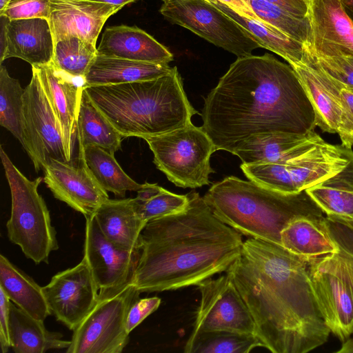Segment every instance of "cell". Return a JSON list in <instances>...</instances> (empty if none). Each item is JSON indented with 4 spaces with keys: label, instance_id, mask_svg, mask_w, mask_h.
I'll return each instance as SVG.
<instances>
[{
    "label": "cell",
    "instance_id": "obj_1",
    "mask_svg": "<svg viewBox=\"0 0 353 353\" xmlns=\"http://www.w3.org/2000/svg\"><path fill=\"white\" fill-rule=\"evenodd\" d=\"M201 117L216 150L232 154L254 134H305L317 126L294 70L268 53L237 58L205 98Z\"/></svg>",
    "mask_w": 353,
    "mask_h": 353
},
{
    "label": "cell",
    "instance_id": "obj_2",
    "mask_svg": "<svg viewBox=\"0 0 353 353\" xmlns=\"http://www.w3.org/2000/svg\"><path fill=\"white\" fill-rule=\"evenodd\" d=\"M309 260L283 246L250 237L226 270L248 307L256 335L273 353H306L330 330L318 307Z\"/></svg>",
    "mask_w": 353,
    "mask_h": 353
},
{
    "label": "cell",
    "instance_id": "obj_3",
    "mask_svg": "<svg viewBox=\"0 0 353 353\" xmlns=\"http://www.w3.org/2000/svg\"><path fill=\"white\" fill-rule=\"evenodd\" d=\"M177 213L148 221L139 237L132 283L140 292L197 285L239 256L241 234L222 222L195 191Z\"/></svg>",
    "mask_w": 353,
    "mask_h": 353
},
{
    "label": "cell",
    "instance_id": "obj_4",
    "mask_svg": "<svg viewBox=\"0 0 353 353\" xmlns=\"http://www.w3.org/2000/svg\"><path fill=\"white\" fill-rule=\"evenodd\" d=\"M85 90L123 138L165 134L192 123L198 113L187 98L176 67L157 79Z\"/></svg>",
    "mask_w": 353,
    "mask_h": 353
},
{
    "label": "cell",
    "instance_id": "obj_5",
    "mask_svg": "<svg viewBox=\"0 0 353 353\" xmlns=\"http://www.w3.org/2000/svg\"><path fill=\"white\" fill-rule=\"evenodd\" d=\"M203 198L217 218L241 234L280 245L281 233L292 220L323 216L305 190L286 194L233 176L214 183Z\"/></svg>",
    "mask_w": 353,
    "mask_h": 353
},
{
    "label": "cell",
    "instance_id": "obj_6",
    "mask_svg": "<svg viewBox=\"0 0 353 353\" xmlns=\"http://www.w3.org/2000/svg\"><path fill=\"white\" fill-rule=\"evenodd\" d=\"M0 157L9 184L11 214L6 228L10 241L19 245L35 263H48L49 256L59 248L50 212L38 187L43 180L26 178L13 164L2 146Z\"/></svg>",
    "mask_w": 353,
    "mask_h": 353
},
{
    "label": "cell",
    "instance_id": "obj_7",
    "mask_svg": "<svg viewBox=\"0 0 353 353\" xmlns=\"http://www.w3.org/2000/svg\"><path fill=\"white\" fill-rule=\"evenodd\" d=\"M140 292L130 282L101 289L88 315L73 330L68 353H120L129 342L126 320Z\"/></svg>",
    "mask_w": 353,
    "mask_h": 353
},
{
    "label": "cell",
    "instance_id": "obj_8",
    "mask_svg": "<svg viewBox=\"0 0 353 353\" xmlns=\"http://www.w3.org/2000/svg\"><path fill=\"white\" fill-rule=\"evenodd\" d=\"M144 140L157 168L176 186L196 188L210 183L214 172L210 158L216 149L202 127L191 123Z\"/></svg>",
    "mask_w": 353,
    "mask_h": 353
},
{
    "label": "cell",
    "instance_id": "obj_9",
    "mask_svg": "<svg viewBox=\"0 0 353 353\" xmlns=\"http://www.w3.org/2000/svg\"><path fill=\"white\" fill-rule=\"evenodd\" d=\"M348 161L347 148L325 141L302 154L272 163L245 164L247 178L286 194L302 192L335 174Z\"/></svg>",
    "mask_w": 353,
    "mask_h": 353
},
{
    "label": "cell",
    "instance_id": "obj_10",
    "mask_svg": "<svg viewBox=\"0 0 353 353\" xmlns=\"http://www.w3.org/2000/svg\"><path fill=\"white\" fill-rule=\"evenodd\" d=\"M308 269L323 321L344 342L353 334V256L339 250L310 259Z\"/></svg>",
    "mask_w": 353,
    "mask_h": 353
},
{
    "label": "cell",
    "instance_id": "obj_11",
    "mask_svg": "<svg viewBox=\"0 0 353 353\" xmlns=\"http://www.w3.org/2000/svg\"><path fill=\"white\" fill-rule=\"evenodd\" d=\"M160 12L212 44L236 55L261 48L252 37L208 0H163Z\"/></svg>",
    "mask_w": 353,
    "mask_h": 353
},
{
    "label": "cell",
    "instance_id": "obj_12",
    "mask_svg": "<svg viewBox=\"0 0 353 353\" xmlns=\"http://www.w3.org/2000/svg\"><path fill=\"white\" fill-rule=\"evenodd\" d=\"M23 148L37 172L51 159L70 161L61 125L32 67L23 95Z\"/></svg>",
    "mask_w": 353,
    "mask_h": 353
},
{
    "label": "cell",
    "instance_id": "obj_13",
    "mask_svg": "<svg viewBox=\"0 0 353 353\" xmlns=\"http://www.w3.org/2000/svg\"><path fill=\"white\" fill-rule=\"evenodd\" d=\"M196 286L201 301L192 332L229 330L256 335L251 313L227 274L209 278Z\"/></svg>",
    "mask_w": 353,
    "mask_h": 353
},
{
    "label": "cell",
    "instance_id": "obj_14",
    "mask_svg": "<svg viewBox=\"0 0 353 353\" xmlns=\"http://www.w3.org/2000/svg\"><path fill=\"white\" fill-rule=\"evenodd\" d=\"M42 290L51 314L72 330L92 309L99 291L83 258L74 267L54 274Z\"/></svg>",
    "mask_w": 353,
    "mask_h": 353
},
{
    "label": "cell",
    "instance_id": "obj_15",
    "mask_svg": "<svg viewBox=\"0 0 353 353\" xmlns=\"http://www.w3.org/2000/svg\"><path fill=\"white\" fill-rule=\"evenodd\" d=\"M43 170L44 183L54 196L85 217L109 199L79 155L74 161L51 159Z\"/></svg>",
    "mask_w": 353,
    "mask_h": 353
},
{
    "label": "cell",
    "instance_id": "obj_16",
    "mask_svg": "<svg viewBox=\"0 0 353 353\" xmlns=\"http://www.w3.org/2000/svg\"><path fill=\"white\" fill-rule=\"evenodd\" d=\"M85 220L83 259L99 290L132 282L140 252L114 244L103 234L93 214Z\"/></svg>",
    "mask_w": 353,
    "mask_h": 353
},
{
    "label": "cell",
    "instance_id": "obj_17",
    "mask_svg": "<svg viewBox=\"0 0 353 353\" xmlns=\"http://www.w3.org/2000/svg\"><path fill=\"white\" fill-rule=\"evenodd\" d=\"M48 22L54 43L77 37L96 45L107 19L123 6L91 0H50Z\"/></svg>",
    "mask_w": 353,
    "mask_h": 353
},
{
    "label": "cell",
    "instance_id": "obj_18",
    "mask_svg": "<svg viewBox=\"0 0 353 353\" xmlns=\"http://www.w3.org/2000/svg\"><path fill=\"white\" fill-rule=\"evenodd\" d=\"M39 77L46 97L61 125L67 155L70 161L73 152L79 110L85 79L72 76L51 61L48 64L32 66Z\"/></svg>",
    "mask_w": 353,
    "mask_h": 353
},
{
    "label": "cell",
    "instance_id": "obj_19",
    "mask_svg": "<svg viewBox=\"0 0 353 353\" xmlns=\"http://www.w3.org/2000/svg\"><path fill=\"white\" fill-rule=\"evenodd\" d=\"M312 46L318 56L353 57V23L339 0H311Z\"/></svg>",
    "mask_w": 353,
    "mask_h": 353
},
{
    "label": "cell",
    "instance_id": "obj_20",
    "mask_svg": "<svg viewBox=\"0 0 353 353\" xmlns=\"http://www.w3.org/2000/svg\"><path fill=\"white\" fill-rule=\"evenodd\" d=\"M6 37L1 63L11 57L19 58L32 66L46 65L52 61L54 41L48 19H9Z\"/></svg>",
    "mask_w": 353,
    "mask_h": 353
},
{
    "label": "cell",
    "instance_id": "obj_21",
    "mask_svg": "<svg viewBox=\"0 0 353 353\" xmlns=\"http://www.w3.org/2000/svg\"><path fill=\"white\" fill-rule=\"evenodd\" d=\"M323 141L314 130L305 134L264 132L248 137L233 154L245 164L272 163L296 157Z\"/></svg>",
    "mask_w": 353,
    "mask_h": 353
},
{
    "label": "cell",
    "instance_id": "obj_22",
    "mask_svg": "<svg viewBox=\"0 0 353 353\" xmlns=\"http://www.w3.org/2000/svg\"><path fill=\"white\" fill-rule=\"evenodd\" d=\"M97 54L164 64L174 59L169 50L148 33L137 27L125 25L105 30Z\"/></svg>",
    "mask_w": 353,
    "mask_h": 353
},
{
    "label": "cell",
    "instance_id": "obj_23",
    "mask_svg": "<svg viewBox=\"0 0 353 353\" xmlns=\"http://www.w3.org/2000/svg\"><path fill=\"white\" fill-rule=\"evenodd\" d=\"M292 67L312 104L317 126L323 132L337 133L341 119L338 81L312 63Z\"/></svg>",
    "mask_w": 353,
    "mask_h": 353
},
{
    "label": "cell",
    "instance_id": "obj_24",
    "mask_svg": "<svg viewBox=\"0 0 353 353\" xmlns=\"http://www.w3.org/2000/svg\"><path fill=\"white\" fill-rule=\"evenodd\" d=\"M93 215L103 234L114 244L140 252L139 237L147 222L138 213L133 199H108Z\"/></svg>",
    "mask_w": 353,
    "mask_h": 353
},
{
    "label": "cell",
    "instance_id": "obj_25",
    "mask_svg": "<svg viewBox=\"0 0 353 353\" xmlns=\"http://www.w3.org/2000/svg\"><path fill=\"white\" fill-rule=\"evenodd\" d=\"M281 243L289 252L307 260L339 251L323 216H301L292 220L282 230Z\"/></svg>",
    "mask_w": 353,
    "mask_h": 353
},
{
    "label": "cell",
    "instance_id": "obj_26",
    "mask_svg": "<svg viewBox=\"0 0 353 353\" xmlns=\"http://www.w3.org/2000/svg\"><path fill=\"white\" fill-rule=\"evenodd\" d=\"M248 32L261 48L279 55L292 66L307 63L306 46L263 21L245 15L217 0H208Z\"/></svg>",
    "mask_w": 353,
    "mask_h": 353
},
{
    "label": "cell",
    "instance_id": "obj_27",
    "mask_svg": "<svg viewBox=\"0 0 353 353\" xmlns=\"http://www.w3.org/2000/svg\"><path fill=\"white\" fill-rule=\"evenodd\" d=\"M168 64L97 54L85 76V88L151 80L169 73Z\"/></svg>",
    "mask_w": 353,
    "mask_h": 353
},
{
    "label": "cell",
    "instance_id": "obj_28",
    "mask_svg": "<svg viewBox=\"0 0 353 353\" xmlns=\"http://www.w3.org/2000/svg\"><path fill=\"white\" fill-rule=\"evenodd\" d=\"M10 347L16 353H43L68 348L70 341L47 330L43 321L37 319L10 302L9 314Z\"/></svg>",
    "mask_w": 353,
    "mask_h": 353
},
{
    "label": "cell",
    "instance_id": "obj_29",
    "mask_svg": "<svg viewBox=\"0 0 353 353\" xmlns=\"http://www.w3.org/2000/svg\"><path fill=\"white\" fill-rule=\"evenodd\" d=\"M348 161L335 174L305 190L326 216L353 221V151Z\"/></svg>",
    "mask_w": 353,
    "mask_h": 353
},
{
    "label": "cell",
    "instance_id": "obj_30",
    "mask_svg": "<svg viewBox=\"0 0 353 353\" xmlns=\"http://www.w3.org/2000/svg\"><path fill=\"white\" fill-rule=\"evenodd\" d=\"M0 288L12 303L34 318L43 321L52 314L42 287L0 255Z\"/></svg>",
    "mask_w": 353,
    "mask_h": 353
},
{
    "label": "cell",
    "instance_id": "obj_31",
    "mask_svg": "<svg viewBox=\"0 0 353 353\" xmlns=\"http://www.w3.org/2000/svg\"><path fill=\"white\" fill-rule=\"evenodd\" d=\"M79 148L99 146L112 154L121 148L123 137L91 101L85 89L77 118Z\"/></svg>",
    "mask_w": 353,
    "mask_h": 353
},
{
    "label": "cell",
    "instance_id": "obj_32",
    "mask_svg": "<svg viewBox=\"0 0 353 353\" xmlns=\"http://www.w3.org/2000/svg\"><path fill=\"white\" fill-rule=\"evenodd\" d=\"M86 166L98 182L106 191L116 196L124 197L127 191L139 190L143 184L131 179L121 168L114 154L96 145L79 148Z\"/></svg>",
    "mask_w": 353,
    "mask_h": 353
},
{
    "label": "cell",
    "instance_id": "obj_33",
    "mask_svg": "<svg viewBox=\"0 0 353 353\" xmlns=\"http://www.w3.org/2000/svg\"><path fill=\"white\" fill-rule=\"evenodd\" d=\"M264 345L253 334L229 330L192 332L185 346V353H248Z\"/></svg>",
    "mask_w": 353,
    "mask_h": 353
},
{
    "label": "cell",
    "instance_id": "obj_34",
    "mask_svg": "<svg viewBox=\"0 0 353 353\" xmlns=\"http://www.w3.org/2000/svg\"><path fill=\"white\" fill-rule=\"evenodd\" d=\"M261 21L276 28L292 39L302 43L309 52L312 46L310 17H298L265 0H243Z\"/></svg>",
    "mask_w": 353,
    "mask_h": 353
},
{
    "label": "cell",
    "instance_id": "obj_35",
    "mask_svg": "<svg viewBox=\"0 0 353 353\" xmlns=\"http://www.w3.org/2000/svg\"><path fill=\"white\" fill-rule=\"evenodd\" d=\"M133 199L138 213L145 222L181 212L189 202L188 194H176L148 183H143Z\"/></svg>",
    "mask_w": 353,
    "mask_h": 353
},
{
    "label": "cell",
    "instance_id": "obj_36",
    "mask_svg": "<svg viewBox=\"0 0 353 353\" xmlns=\"http://www.w3.org/2000/svg\"><path fill=\"white\" fill-rule=\"evenodd\" d=\"M19 81L11 77L6 67L0 68V125L24 145L23 134V95Z\"/></svg>",
    "mask_w": 353,
    "mask_h": 353
},
{
    "label": "cell",
    "instance_id": "obj_37",
    "mask_svg": "<svg viewBox=\"0 0 353 353\" xmlns=\"http://www.w3.org/2000/svg\"><path fill=\"white\" fill-rule=\"evenodd\" d=\"M97 55L96 45L70 36L54 43L52 62L61 70L72 76L85 79Z\"/></svg>",
    "mask_w": 353,
    "mask_h": 353
},
{
    "label": "cell",
    "instance_id": "obj_38",
    "mask_svg": "<svg viewBox=\"0 0 353 353\" xmlns=\"http://www.w3.org/2000/svg\"><path fill=\"white\" fill-rule=\"evenodd\" d=\"M308 63L315 64L334 79L353 88V57L318 56L310 52Z\"/></svg>",
    "mask_w": 353,
    "mask_h": 353
},
{
    "label": "cell",
    "instance_id": "obj_39",
    "mask_svg": "<svg viewBox=\"0 0 353 353\" xmlns=\"http://www.w3.org/2000/svg\"><path fill=\"white\" fill-rule=\"evenodd\" d=\"M50 0H10L0 15L10 19L40 17L48 19Z\"/></svg>",
    "mask_w": 353,
    "mask_h": 353
},
{
    "label": "cell",
    "instance_id": "obj_40",
    "mask_svg": "<svg viewBox=\"0 0 353 353\" xmlns=\"http://www.w3.org/2000/svg\"><path fill=\"white\" fill-rule=\"evenodd\" d=\"M339 83L341 119L338 134L342 145L352 148L353 145V90Z\"/></svg>",
    "mask_w": 353,
    "mask_h": 353
},
{
    "label": "cell",
    "instance_id": "obj_41",
    "mask_svg": "<svg viewBox=\"0 0 353 353\" xmlns=\"http://www.w3.org/2000/svg\"><path fill=\"white\" fill-rule=\"evenodd\" d=\"M325 218L329 232L339 250L353 256V221Z\"/></svg>",
    "mask_w": 353,
    "mask_h": 353
},
{
    "label": "cell",
    "instance_id": "obj_42",
    "mask_svg": "<svg viewBox=\"0 0 353 353\" xmlns=\"http://www.w3.org/2000/svg\"><path fill=\"white\" fill-rule=\"evenodd\" d=\"M161 299L152 296L138 299L130 307L126 320V330L130 334L145 318L156 311L161 304Z\"/></svg>",
    "mask_w": 353,
    "mask_h": 353
},
{
    "label": "cell",
    "instance_id": "obj_43",
    "mask_svg": "<svg viewBox=\"0 0 353 353\" xmlns=\"http://www.w3.org/2000/svg\"><path fill=\"white\" fill-rule=\"evenodd\" d=\"M10 300L0 288V346L1 352L6 353L10 348L9 336V314Z\"/></svg>",
    "mask_w": 353,
    "mask_h": 353
},
{
    "label": "cell",
    "instance_id": "obj_44",
    "mask_svg": "<svg viewBox=\"0 0 353 353\" xmlns=\"http://www.w3.org/2000/svg\"><path fill=\"white\" fill-rule=\"evenodd\" d=\"M298 17H308L311 0H265Z\"/></svg>",
    "mask_w": 353,
    "mask_h": 353
},
{
    "label": "cell",
    "instance_id": "obj_45",
    "mask_svg": "<svg viewBox=\"0 0 353 353\" xmlns=\"http://www.w3.org/2000/svg\"><path fill=\"white\" fill-rule=\"evenodd\" d=\"M242 14L249 16L252 19L259 20L257 16L252 11V8L243 0H217Z\"/></svg>",
    "mask_w": 353,
    "mask_h": 353
},
{
    "label": "cell",
    "instance_id": "obj_46",
    "mask_svg": "<svg viewBox=\"0 0 353 353\" xmlns=\"http://www.w3.org/2000/svg\"><path fill=\"white\" fill-rule=\"evenodd\" d=\"M344 12L353 23V0H339Z\"/></svg>",
    "mask_w": 353,
    "mask_h": 353
},
{
    "label": "cell",
    "instance_id": "obj_47",
    "mask_svg": "<svg viewBox=\"0 0 353 353\" xmlns=\"http://www.w3.org/2000/svg\"><path fill=\"white\" fill-rule=\"evenodd\" d=\"M336 353H353V339L349 338L343 342Z\"/></svg>",
    "mask_w": 353,
    "mask_h": 353
},
{
    "label": "cell",
    "instance_id": "obj_48",
    "mask_svg": "<svg viewBox=\"0 0 353 353\" xmlns=\"http://www.w3.org/2000/svg\"><path fill=\"white\" fill-rule=\"evenodd\" d=\"M98 2H102V3H110L115 6H124L126 4L134 2L137 0H91Z\"/></svg>",
    "mask_w": 353,
    "mask_h": 353
},
{
    "label": "cell",
    "instance_id": "obj_49",
    "mask_svg": "<svg viewBox=\"0 0 353 353\" xmlns=\"http://www.w3.org/2000/svg\"><path fill=\"white\" fill-rule=\"evenodd\" d=\"M9 1L10 0H0V12L3 10Z\"/></svg>",
    "mask_w": 353,
    "mask_h": 353
},
{
    "label": "cell",
    "instance_id": "obj_50",
    "mask_svg": "<svg viewBox=\"0 0 353 353\" xmlns=\"http://www.w3.org/2000/svg\"><path fill=\"white\" fill-rule=\"evenodd\" d=\"M350 89L353 90V88H350Z\"/></svg>",
    "mask_w": 353,
    "mask_h": 353
}]
</instances>
